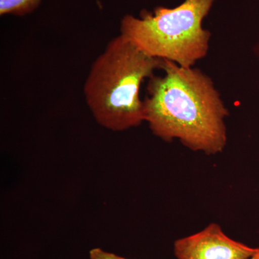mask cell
Wrapping results in <instances>:
<instances>
[{
    "label": "cell",
    "mask_w": 259,
    "mask_h": 259,
    "mask_svg": "<svg viewBox=\"0 0 259 259\" xmlns=\"http://www.w3.org/2000/svg\"><path fill=\"white\" fill-rule=\"evenodd\" d=\"M250 259H259V250L254 255H253V256H252Z\"/></svg>",
    "instance_id": "obj_7"
},
{
    "label": "cell",
    "mask_w": 259,
    "mask_h": 259,
    "mask_svg": "<svg viewBox=\"0 0 259 259\" xmlns=\"http://www.w3.org/2000/svg\"><path fill=\"white\" fill-rule=\"evenodd\" d=\"M163 64V59L147 55L122 35L112 39L92 65L83 84L87 105L97 123L123 131L144 122L140 88Z\"/></svg>",
    "instance_id": "obj_2"
},
{
    "label": "cell",
    "mask_w": 259,
    "mask_h": 259,
    "mask_svg": "<svg viewBox=\"0 0 259 259\" xmlns=\"http://www.w3.org/2000/svg\"><path fill=\"white\" fill-rule=\"evenodd\" d=\"M214 0H185L175 8L143 10L141 18L125 15L120 35L147 55L182 67H193L207 55L211 33L202 28Z\"/></svg>",
    "instance_id": "obj_3"
},
{
    "label": "cell",
    "mask_w": 259,
    "mask_h": 259,
    "mask_svg": "<svg viewBox=\"0 0 259 259\" xmlns=\"http://www.w3.org/2000/svg\"><path fill=\"white\" fill-rule=\"evenodd\" d=\"M41 0H0V15L24 16L34 11Z\"/></svg>",
    "instance_id": "obj_5"
},
{
    "label": "cell",
    "mask_w": 259,
    "mask_h": 259,
    "mask_svg": "<svg viewBox=\"0 0 259 259\" xmlns=\"http://www.w3.org/2000/svg\"><path fill=\"white\" fill-rule=\"evenodd\" d=\"M163 76L148 79L145 121L163 141L177 139L192 151L222 152L229 112L212 79L201 70L163 59Z\"/></svg>",
    "instance_id": "obj_1"
},
{
    "label": "cell",
    "mask_w": 259,
    "mask_h": 259,
    "mask_svg": "<svg viewBox=\"0 0 259 259\" xmlns=\"http://www.w3.org/2000/svg\"><path fill=\"white\" fill-rule=\"evenodd\" d=\"M258 250L231 239L216 223L175 243L177 259H250Z\"/></svg>",
    "instance_id": "obj_4"
},
{
    "label": "cell",
    "mask_w": 259,
    "mask_h": 259,
    "mask_svg": "<svg viewBox=\"0 0 259 259\" xmlns=\"http://www.w3.org/2000/svg\"><path fill=\"white\" fill-rule=\"evenodd\" d=\"M90 259H127L115 253L105 251L100 248H93L90 251Z\"/></svg>",
    "instance_id": "obj_6"
}]
</instances>
